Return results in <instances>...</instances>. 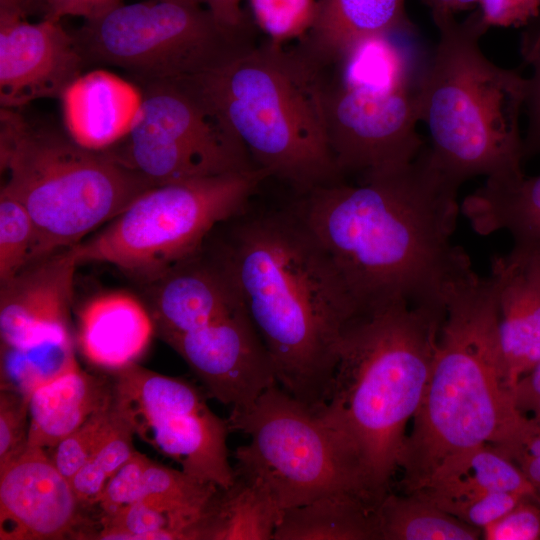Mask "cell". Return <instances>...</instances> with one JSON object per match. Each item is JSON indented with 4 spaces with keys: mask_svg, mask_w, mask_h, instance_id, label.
I'll list each match as a JSON object with an SVG mask.
<instances>
[{
    "mask_svg": "<svg viewBox=\"0 0 540 540\" xmlns=\"http://www.w3.org/2000/svg\"><path fill=\"white\" fill-rule=\"evenodd\" d=\"M137 83L140 103L129 131L106 150L116 160L154 185L257 168L187 80Z\"/></svg>",
    "mask_w": 540,
    "mask_h": 540,
    "instance_id": "cell-11",
    "label": "cell"
},
{
    "mask_svg": "<svg viewBox=\"0 0 540 540\" xmlns=\"http://www.w3.org/2000/svg\"><path fill=\"white\" fill-rule=\"evenodd\" d=\"M318 0H246L255 24L268 41L285 45L301 40L311 29Z\"/></svg>",
    "mask_w": 540,
    "mask_h": 540,
    "instance_id": "cell-34",
    "label": "cell"
},
{
    "mask_svg": "<svg viewBox=\"0 0 540 540\" xmlns=\"http://www.w3.org/2000/svg\"><path fill=\"white\" fill-rule=\"evenodd\" d=\"M521 38L520 52L530 76L527 77V131L524 139L525 155L540 154V15L531 21Z\"/></svg>",
    "mask_w": 540,
    "mask_h": 540,
    "instance_id": "cell-36",
    "label": "cell"
},
{
    "mask_svg": "<svg viewBox=\"0 0 540 540\" xmlns=\"http://www.w3.org/2000/svg\"><path fill=\"white\" fill-rule=\"evenodd\" d=\"M123 0H46L45 17L61 20L65 16H80L84 20L96 17L123 3Z\"/></svg>",
    "mask_w": 540,
    "mask_h": 540,
    "instance_id": "cell-44",
    "label": "cell"
},
{
    "mask_svg": "<svg viewBox=\"0 0 540 540\" xmlns=\"http://www.w3.org/2000/svg\"><path fill=\"white\" fill-rule=\"evenodd\" d=\"M378 505L337 493L284 509L273 540H379Z\"/></svg>",
    "mask_w": 540,
    "mask_h": 540,
    "instance_id": "cell-27",
    "label": "cell"
},
{
    "mask_svg": "<svg viewBox=\"0 0 540 540\" xmlns=\"http://www.w3.org/2000/svg\"><path fill=\"white\" fill-rule=\"evenodd\" d=\"M496 448L516 464L540 497V422L531 419L522 435Z\"/></svg>",
    "mask_w": 540,
    "mask_h": 540,
    "instance_id": "cell-41",
    "label": "cell"
},
{
    "mask_svg": "<svg viewBox=\"0 0 540 540\" xmlns=\"http://www.w3.org/2000/svg\"><path fill=\"white\" fill-rule=\"evenodd\" d=\"M73 35L87 63L119 67L136 81L207 74L254 45L196 0L121 3L86 19Z\"/></svg>",
    "mask_w": 540,
    "mask_h": 540,
    "instance_id": "cell-10",
    "label": "cell"
},
{
    "mask_svg": "<svg viewBox=\"0 0 540 540\" xmlns=\"http://www.w3.org/2000/svg\"><path fill=\"white\" fill-rule=\"evenodd\" d=\"M506 379L512 388L540 361V247L514 244L491 262Z\"/></svg>",
    "mask_w": 540,
    "mask_h": 540,
    "instance_id": "cell-18",
    "label": "cell"
},
{
    "mask_svg": "<svg viewBox=\"0 0 540 540\" xmlns=\"http://www.w3.org/2000/svg\"><path fill=\"white\" fill-rule=\"evenodd\" d=\"M62 101L65 129L80 145L104 151L128 133L140 103L138 87L95 70L82 74Z\"/></svg>",
    "mask_w": 540,
    "mask_h": 540,
    "instance_id": "cell-21",
    "label": "cell"
},
{
    "mask_svg": "<svg viewBox=\"0 0 540 540\" xmlns=\"http://www.w3.org/2000/svg\"><path fill=\"white\" fill-rule=\"evenodd\" d=\"M227 420L249 437L234 451V472L261 480L282 510L337 493L379 504L351 439L279 385Z\"/></svg>",
    "mask_w": 540,
    "mask_h": 540,
    "instance_id": "cell-9",
    "label": "cell"
},
{
    "mask_svg": "<svg viewBox=\"0 0 540 540\" xmlns=\"http://www.w3.org/2000/svg\"><path fill=\"white\" fill-rule=\"evenodd\" d=\"M444 315L445 306L401 301L357 316L343 334L328 399L316 411L355 444L379 501L398 469Z\"/></svg>",
    "mask_w": 540,
    "mask_h": 540,
    "instance_id": "cell-4",
    "label": "cell"
},
{
    "mask_svg": "<svg viewBox=\"0 0 540 540\" xmlns=\"http://www.w3.org/2000/svg\"><path fill=\"white\" fill-rule=\"evenodd\" d=\"M392 35L375 36L359 42L337 64L326 70L347 86L380 89L411 86L407 61Z\"/></svg>",
    "mask_w": 540,
    "mask_h": 540,
    "instance_id": "cell-30",
    "label": "cell"
},
{
    "mask_svg": "<svg viewBox=\"0 0 540 540\" xmlns=\"http://www.w3.org/2000/svg\"><path fill=\"white\" fill-rule=\"evenodd\" d=\"M46 0H23V4L27 14L34 11H43L45 9Z\"/></svg>",
    "mask_w": 540,
    "mask_h": 540,
    "instance_id": "cell-47",
    "label": "cell"
},
{
    "mask_svg": "<svg viewBox=\"0 0 540 540\" xmlns=\"http://www.w3.org/2000/svg\"><path fill=\"white\" fill-rule=\"evenodd\" d=\"M218 256L272 360L278 385L317 411L360 311L296 209L245 218Z\"/></svg>",
    "mask_w": 540,
    "mask_h": 540,
    "instance_id": "cell-2",
    "label": "cell"
},
{
    "mask_svg": "<svg viewBox=\"0 0 540 540\" xmlns=\"http://www.w3.org/2000/svg\"><path fill=\"white\" fill-rule=\"evenodd\" d=\"M35 228L25 206L5 189L0 190V284L30 262Z\"/></svg>",
    "mask_w": 540,
    "mask_h": 540,
    "instance_id": "cell-33",
    "label": "cell"
},
{
    "mask_svg": "<svg viewBox=\"0 0 540 540\" xmlns=\"http://www.w3.org/2000/svg\"><path fill=\"white\" fill-rule=\"evenodd\" d=\"M473 230H506L514 244L540 247V175L514 182L486 180L460 206Z\"/></svg>",
    "mask_w": 540,
    "mask_h": 540,
    "instance_id": "cell-26",
    "label": "cell"
},
{
    "mask_svg": "<svg viewBox=\"0 0 540 540\" xmlns=\"http://www.w3.org/2000/svg\"><path fill=\"white\" fill-rule=\"evenodd\" d=\"M268 177L255 168L155 185L74 246L79 264L107 263L158 281L196 256L217 225L242 215Z\"/></svg>",
    "mask_w": 540,
    "mask_h": 540,
    "instance_id": "cell-8",
    "label": "cell"
},
{
    "mask_svg": "<svg viewBox=\"0 0 540 540\" xmlns=\"http://www.w3.org/2000/svg\"><path fill=\"white\" fill-rule=\"evenodd\" d=\"M149 461L134 451L131 457L111 476L98 501L102 514H109L143 498V475Z\"/></svg>",
    "mask_w": 540,
    "mask_h": 540,
    "instance_id": "cell-39",
    "label": "cell"
},
{
    "mask_svg": "<svg viewBox=\"0 0 540 540\" xmlns=\"http://www.w3.org/2000/svg\"><path fill=\"white\" fill-rule=\"evenodd\" d=\"M188 364L205 394L230 406H252L278 385L270 355L245 307L206 326L163 338Z\"/></svg>",
    "mask_w": 540,
    "mask_h": 540,
    "instance_id": "cell-14",
    "label": "cell"
},
{
    "mask_svg": "<svg viewBox=\"0 0 540 540\" xmlns=\"http://www.w3.org/2000/svg\"><path fill=\"white\" fill-rule=\"evenodd\" d=\"M184 79L269 177L300 195L344 181L327 136L323 69L297 45L254 44L217 70Z\"/></svg>",
    "mask_w": 540,
    "mask_h": 540,
    "instance_id": "cell-6",
    "label": "cell"
},
{
    "mask_svg": "<svg viewBox=\"0 0 540 540\" xmlns=\"http://www.w3.org/2000/svg\"><path fill=\"white\" fill-rule=\"evenodd\" d=\"M458 188L424 147L399 169L315 188L295 209L360 313L401 301L445 306L449 288L472 270L451 242Z\"/></svg>",
    "mask_w": 540,
    "mask_h": 540,
    "instance_id": "cell-1",
    "label": "cell"
},
{
    "mask_svg": "<svg viewBox=\"0 0 540 540\" xmlns=\"http://www.w3.org/2000/svg\"><path fill=\"white\" fill-rule=\"evenodd\" d=\"M29 399L12 391L0 392V470L29 446Z\"/></svg>",
    "mask_w": 540,
    "mask_h": 540,
    "instance_id": "cell-37",
    "label": "cell"
},
{
    "mask_svg": "<svg viewBox=\"0 0 540 540\" xmlns=\"http://www.w3.org/2000/svg\"><path fill=\"white\" fill-rule=\"evenodd\" d=\"M485 540H540V499L523 497L512 509L482 529Z\"/></svg>",
    "mask_w": 540,
    "mask_h": 540,
    "instance_id": "cell-40",
    "label": "cell"
},
{
    "mask_svg": "<svg viewBox=\"0 0 540 540\" xmlns=\"http://www.w3.org/2000/svg\"><path fill=\"white\" fill-rule=\"evenodd\" d=\"M84 506L45 449L29 445L0 470V539L87 536Z\"/></svg>",
    "mask_w": 540,
    "mask_h": 540,
    "instance_id": "cell-16",
    "label": "cell"
},
{
    "mask_svg": "<svg viewBox=\"0 0 540 540\" xmlns=\"http://www.w3.org/2000/svg\"><path fill=\"white\" fill-rule=\"evenodd\" d=\"M433 21L438 42L416 86L433 161L459 186L476 176L497 182L522 179L520 117L527 77L483 53L480 40L489 27L480 11L461 22L453 15Z\"/></svg>",
    "mask_w": 540,
    "mask_h": 540,
    "instance_id": "cell-5",
    "label": "cell"
},
{
    "mask_svg": "<svg viewBox=\"0 0 540 540\" xmlns=\"http://www.w3.org/2000/svg\"><path fill=\"white\" fill-rule=\"evenodd\" d=\"M379 540H477L482 531L417 493L391 490L376 508Z\"/></svg>",
    "mask_w": 540,
    "mask_h": 540,
    "instance_id": "cell-28",
    "label": "cell"
},
{
    "mask_svg": "<svg viewBox=\"0 0 540 540\" xmlns=\"http://www.w3.org/2000/svg\"><path fill=\"white\" fill-rule=\"evenodd\" d=\"M25 110L0 108V168L1 188L25 206L34 224L30 264L77 245L155 185Z\"/></svg>",
    "mask_w": 540,
    "mask_h": 540,
    "instance_id": "cell-7",
    "label": "cell"
},
{
    "mask_svg": "<svg viewBox=\"0 0 540 540\" xmlns=\"http://www.w3.org/2000/svg\"><path fill=\"white\" fill-rule=\"evenodd\" d=\"M196 520L155 499L144 497L109 514H101V540H191Z\"/></svg>",
    "mask_w": 540,
    "mask_h": 540,
    "instance_id": "cell-31",
    "label": "cell"
},
{
    "mask_svg": "<svg viewBox=\"0 0 540 540\" xmlns=\"http://www.w3.org/2000/svg\"><path fill=\"white\" fill-rule=\"evenodd\" d=\"M119 419L120 413L113 397L108 406L91 415L53 448L51 459L57 469L70 481L112 432Z\"/></svg>",
    "mask_w": 540,
    "mask_h": 540,
    "instance_id": "cell-35",
    "label": "cell"
},
{
    "mask_svg": "<svg viewBox=\"0 0 540 540\" xmlns=\"http://www.w3.org/2000/svg\"><path fill=\"white\" fill-rule=\"evenodd\" d=\"M74 246L40 258L1 285V347L20 345L69 327L73 282L79 266Z\"/></svg>",
    "mask_w": 540,
    "mask_h": 540,
    "instance_id": "cell-17",
    "label": "cell"
},
{
    "mask_svg": "<svg viewBox=\"0 0 540 540\" xmlns=\"http://www.w3.org/2000/svg\"><path fill=\"white\" fill-rule=\"evenodd\" d=\"M406 28L405 0H318L314 23L296 45L328 69L359 42Z\"/></svg>",
    "mask_w": 540,
    "mask_h": 540,
    "instance_id": "cell-22",
    "label": "cell"
},
{
    "mask_svg": "<svg viewBox=\"0 0 540 540\" xmlns=\"http://www.w3.org/2000/svg\"><path fill=\"white\" fill-rule=\"evenodd\" d=\"M431 10L433 17L453 15L470 10L478 5V0H422Z\"/></svg>",
    "mask_w": 540,
    "mask_h": 540,
    "instance_id": "cell-46",
    "label": "cell"
},
{
    "mask_svg": "<svg viewBox=\"0 0 540 540\" xmlns=\"http://www.w3.org/2000/svg\"><path fill=\"white\" fill-rule=\"evenodd\" d=\"M196 256L157 281L151 316L162 338L199 329L244 306L219 258L201 263Z\"/></svg>",
    "mask_w": 540,
    "mask_h": 540,
    "instance_id": "cell-19",
    "label": "cell"
},
{
    "mask_svg": "<svg viewBox=\"0 0 540 540\" xmlns=\"http://www.w3.org/2000/svg\"><path fill=\"white\" fill-rule=\"evenodd\" d=\"M412 423L398 460L403 493L424 486L446 459L483 444H508L530 425L507 383L490 277L472 270L448 290L432 369Z\"/></svg>",
    "mask_w": 540,
    "mask_h": 540,
    "instance_id": "cell-3",
    "label": "cell"
},
{
    "mask_svg": "<svg viewBox=\"0 0 540 540\" xmlns=\"http://www.w3.org/2000/svg\"><path fill=\"white\" fill-rule=\"evenodd\" d=\"M282 509L258 478L234 472L218 488L192 531V540H273Z\"/></svg>",
    "mask_w": 540,
    "mask_h": 540,
    "instance_id": "cell-24",
    "label": "cell"
},
{
    "mask_svg": "<svg viewBox=\"0 0 540 540\" xmlns=\"http://www.w3.org/2000/svg\"><path fill=\"white\" fill-rule=\"evenodd\" d=\"M1 390L29 399L40 386L78 365L69 327H62L20 345L1 347Z\"/></svg>",
    "mask_w": 540,
    "mask_h": 540,
    "instance_id": "cell-29",
    "label": "cell"
},
{
    "mask_svg": "<svg viewBox=\"0 0 540 540\" xmlns=\"http://www.w3.org/2000/svg\"><path fill=\"white\" fill-rule=\"evenodd\" d=\"M489 492L540 499L516 464L491 444L479 445L446 459L424 486L411 493L436 501Z\"/></svg>",
    "mask_w": 540,
    "mask_h": 540,
    "instance_id": "cell-25",
    "label": "cell"
},
{
    "mask_svg": "<svg viewBox=\"0 0 540 540\" xmlns=\"http://www.w3.org/2000/svg\"><path fill=\"white\" fill-rule=\"evenodd\" d=\"M119 413L120 419L115 428L70 480L83 505L98 503L108 480L135 451L132 445L134 430L123 414Z\"/></svg>",
    "mask_w": 540,
    "mask_h": 540,
    "instance_id": "cell-32",
    "label": "cell"
},
{
    "mask_svg": "<svg viewBox=\"0 0 540 540\" xmlns=\"http://www.w3.org/2000/svg\"><path fill=\"white\" fill-rule=\"evenodd\" d=\"M154 326L151 314L134 296L108 292L82 307L78 344L91 364L115 372L137 363L150 344Z\"/></svg>",
    "mask_w": 540,
    "mask_h": 540,
    "instance_id": "cell-20",
    "label": "cell"
},
{
    "mask_svg": "<svg viewBox=\"0 0 540 540\" xmlns=\"http://www.w3.org/2000/svg\"><path fill=\"white\" fill-rule=\"evenodd\" d=\"M478 5L488 27L524 26L540 15V0H478Z\"/></svg>",
    "mask_w": 540,
    "mask_h": 540,
    "instance_id": "cell-42",
    "label": "cell"
},
{
    "mask_svg": "<svg viewBox=\"0 0 540 540\" xmlns=\"http://www.w3.org/2000/svg\"><path fill=\"white\" fill-rule=\"evenodd\" d=\"M523 497L526 495L489 492L432 502L445 512L482 531L512 509Z\"/></svg>",
    "mask_w": 540,
    "mask_h": 540,
    "instance_id": "cell-38",
    "label": "cell"
},
{
    "mask_svg": "<svg viewBox=\"0 0 540 540\" xmlns=\"http://www.w3.org/2000/svg\"><path fill=\"white\" fill-rule=\"evenodd\" d=\"M512 397L521 415L540 422V361L516 382Z\"/></svg>",
    "mask_w": 540,
    "mask_h": 540,
    "instance_id": "cell-43",
    "label": "cell"
},
{
    "mask_svg": "<svg viewBox=\"0 0 540 540\" xmlns=\"http://www.w3.org/2000/svg\"><path fill=\"white\" fill-rule=\"evenodd\" d=\"M112 400L113 384L75 366L30 395L29 445L53 449Z\"/></svg>",
    "mask_w": 540,
    "mask_h": 540,
    "instance_id": "cell-23",
    "label": "cell"
},
{
    "mask_svg": "<svg viewBox=\"0 0 540 540\" xmlns=\"http://www.w3.org/2000/svg\"><path fill=\"white\" fill-rule=\"evenodd\" d=\"M202 4L223 28L249 34L248 21L243 9L246 0H196Z\"/></svg>",
    "mask_w": 540,
    "mask_h": 540,
    "instance_id": "cell-45",
    "label": "cell"
},
{
    "mask_svg": "<svg viewBox=\"0 0 540 540\" xmlns=\"http://www.w3.org/2000/svg\"><path fill=\"white\" fill-rule=\"evenodd\" d=\"M114 374V402L135 434L195 479L219 488L233 483L228 420L209 408L196 386L138 363Z\"/></svg>",
    "mask_w": 540,
    "mask_h": 540,
    "instance_id": "cell-12",
    "label": "cell"
},
{
    "mask_svg": "<svg viewBox=\"0 0 540 540\" xmlns=\"http://www.w3.org/2000/svg\"><path fill=\"white\" fill-rule=\"evenodd\" d=\"M322 104L329 145L343 177L360 180L411 163L425 147L416 87L347 86L323 71Z\"/></svg>",
    "mask_w": 540,
    "mask_h": 540,
    "instance_id": "cell-13",
    "label": "cell"
},
{
    "mask_svg": "<svg viewBox=\"0 0 540 540\" xmlns=\"http://www.w3.org/2000/svg\"><path fill=\"white\" fill-rule=\"evenodd\" d=\"M26 18L21 10H0V108L61 99L87 64L61 20Z\"/></svg>",
    "mask_w": 540,
    "mask_h": 540,
    "instance_id": "cell-15",
    "label": "cell"
}]
</instances>
